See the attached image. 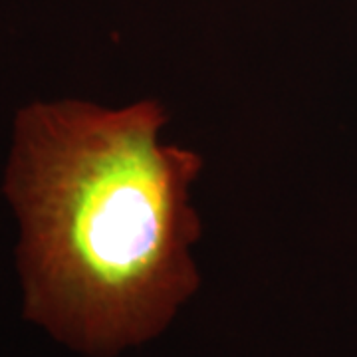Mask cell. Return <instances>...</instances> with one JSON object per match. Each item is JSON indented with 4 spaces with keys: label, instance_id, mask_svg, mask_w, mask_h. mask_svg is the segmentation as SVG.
Segmentation results:
<instances>
[{
    "label": "cell",
    "instance_id": "obj_1",
    "mask_svg": "<svg viewBox=\"0 0 357 357\" xmlns=\"http://www.w3.org/2000/svg\"><path fill=\"white\" fill-rule=\"evenodd\" d=\"M155 102L121 112L66 100L16 115L4 178L22 234L24 318L89 357L155 337L195 292L191 151L157 143Z\"/></svg>",
    "mask_w": 357,
    "mask_h": 357
}]
</instances>
